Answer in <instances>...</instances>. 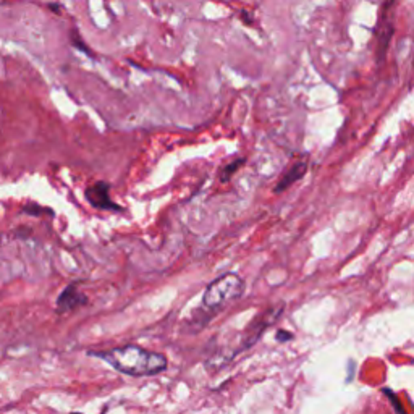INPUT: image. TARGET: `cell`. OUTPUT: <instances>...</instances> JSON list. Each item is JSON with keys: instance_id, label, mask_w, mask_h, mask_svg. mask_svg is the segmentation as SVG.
<instances>
[{"instance_id": "7a4b0ae2", "label": "cell", "mask_w": 414, "mask_h": 414, "mask_svg": "<svg viewBox=\"0 0 414 414\" xmlns=\"http://www.w3.org/2000/svg\"><path fill=\"white\" fill-rule=\"evenodd\" d=\"M245 293V282L236 273L228 272L220 276L207 285L202 295V308L210 310H220L233 301L240 300Z\"/></svg>"}, {"instance_id": "3957f363", "label": "cell", "mask_w": 414, "mask_h": 414, "mask_svg": "<svg viewBox=\"0 0 414 414\" xmlns=\"http://www.w3.org/2000/svg\"><path fill=\"white\" fill-rule=\"evenodd\" d=\"M84 196L94 209L107 210V212H123V207L112 201L110 186L107 182H96L89 184Z\"/></svg>"}, {"instance_id": "52a82bcc", "label": "cell", "mask_w": 414, "mask_h": 414, "mask_svg": "<svg viewBox=\"0 0 414 414\" xmlns=\"http://www.w3.org/2000/svg\"><path fill=\"white\" fill-rule=\"evenodd\" d=\"M291 339V334H287V332H278L277 334V340L278 341H283V340H290Z\"/></svg>"}, {"instance_id": "277c9868", "label": "cell", "mask_w": 414, "mask_h": 414, "mask_svg": "<svg viewBox=\"0 0 414 414\" xmlns=\"http://www.w3.org/2000/svg\"><path fill=\"white\" fill-rule=\"evenodd\" d=\"M84 304H88V296L81 293L76 283H70V285L58 295L56 310L58 314H66L70 313V310H75L76 308H80V306H84Z\"/></svg>"}, {"instance_id": "5b68a950", "label": "cell", "mask_w": 414, "mask_h": 414, "mask_svg": "<svg viewBox=\"0 0 414 414\" xmlns=\"http://www.w3.org/2000/svg\"><path fill=\"white\" fill-rule=\"evenodd\" d=\"M306 167H308V165H306V162H300V164H295L293 167L288 170V172L280 178V182H278V184L276 186V193H280L283 190H287V188H290L295 182H298V180L306 173Z\"/></svg>"}, {"instance_id": "6da1fadb", "label": "cell", "mask_w": 414, "mask_h": 414, "mask_svg": "<svg viewBox=\"0 0 414 414\" xmlns=\"http://www.w3.org/2000/svg\"><path fill=\"white\" fill-rule=\"evenodd\" d=\"M89 356L106 361L117 372L132 377H149L164 372L169 366L167 356L138 345H123L106 351H89Z\"/></svg>"}, {"instance_id": "ba28073f", "label": "cell", "mask_w": 414, "mask_h": 414, "mask_svg": "<svg viewBox=\"0 0 414 414\" xmlns=\"http://www.w3.org/2000/svg\"><path fill=\"white\" fill-rule=\"evenodd\" d=\"M73 414H78V413H73Z\"/></svg>"}, {"instance_id": "8992f818", "label": "cell", "mask_w": 414, "mask_h": 414, "mask_svg": "<svg viewBox=\"0 0 414 414\" xmlns=\"http://www.w3.org/2000/svg\"><path fill=\"white\" fill-rule=\"evenodd\" d=\"M243 164H245V159H235L233 162H230V164H228V165H225V167L222 169V175H220L222 182H228L232 175L235 173L236 170L240 169Z\"/></svg>"}]
</instances>
